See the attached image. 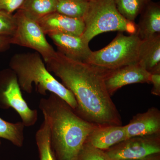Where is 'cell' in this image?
Returning a JSON list of instances; mask_svg holds the SVG:
<instances>
[{"instance_id":"cell-27","label":"cell","mask_w":160,"mask_h":160,"mask_svg":"<svg viewBox=\"0 0 160 160\" xmlns=\"http://www.w3.org/2000/svg\"><path fill=\"white\" fill-rule=\"evenodd\" d=\"M145 1H146V2H149V1H151V0H145Z\"/></svg>"},{"instance_id":"cell-8","label":"cell","mask_w":160,"mask_h":160,"mask_svg":"<svg viewBox=\"0 0 160 160\" xmlns=\"http://www.w3.org/2000/svg\"><path fill=\"white\" fill-rule=\"evenodd\" d=\"M0 103L4 108L14 109L24 126L30 127L37 122L38 110L30 109L23 98L17 78L12 71L0 91Z\"/></svg>"},{"instance_id":"cell-18","label":"cell","mask_w":160,"mask_h":160,"mask_svg":"<svg viewBox=\"0 0 160 160\" xmlns=\"http://www.w3.org/2000/svg\"><path fill=\"white\" fill-rule=\"evenodd\" d=\"M87 0H57V12L69 17L82 19L88 11Z\"/></svg>"},{"instance_id":"cell-2","label":"cell","mask_w":160,"mask_h":160,"mask_svg":"<svg viewBox=\"0 0 160 160\" xmlns=\"http://www.w3.org/2000/svg\"><path fill=\"white\" fill-rule=\"evenodd\" d=\"M39 108L49 125L50 143L57 160H76L89 135L98 126L80 117L54 93L41 99Z\"/></svg>"},{"instance_id":"cell-15","label":"cell","mask_w":160,"mask_h":160,"mask_svg":"<svg viewBox=\"0 0 160 160\" xmlns=\"http://www.w3.org/2000/svg\"><path fill=\"white\" fill-rule=\"evenodd\" d=\"M138 63L150 73L160 71V34L141 40Z\"/></svg>"},{"instance_id":"cell-1","label":"cell","mask_w":160,"mask_h":160,"mask_svg":"<svg viewBox=\"0 0 160 160\" xmlns=\"http://www.w3.org/2000/svg\"><path fill=\"white\" fill-rule=\"evenodd\" d=\"M46 63L48 70L59 78L74 95L78 104L74 112L79 116L97 126L122 125L102 72L87 63L70 59L58 51Z\"/></svg>"},{"instance_id":"cell-10","label":"cell","mask_w":160,"mask_h":160,"mask_svg":"<svg viewBox=\"0 0 160 160\" xmlns=\"http://www.w3.org/2000/svg\"><path fill=\"white\" fill-rule=\"evenodd\" d=\"M58 48V52L74 61L86 63L92 51L82 36L63 33L48 35Z\"/></svg>"},{"instance_id":"cell-12","label":"cell","mask_w":160,"mask_h":160,"mask_svg":"<svg viewBox=\"0 0 160 160\" xmlns=\"http://www.w3.org/2000/svg\"><path fill=\"white\" fill-rule=\"evenodd\" d=\"M127 138L160 133V111L151 107L143 113H138L124 126Z\"/></svg>"},{"instance_id":"cell-16","label":"cell","mask_w":160,"mask_h":160,"mask_svg":"<svg viewBox=\"0 0 160 160\" xmlns=\"http://www.w3.org/2000/svg\"><path fill=\"white\" fill-rule=\"evenodd\" d=\"M57 0H25L19 9L38 21L41 18L56 12Z\"/></svg>"},{"instance_id":"cell-26","label":"cell","mask_w":160,"mask_h":160,"mask_svg":"<svg viewBox=\"0 0 160 160\" xmlns=\"http://www.w3.org/2000/svg\"><path fill=\"white\" fill-rule=\"evenodd\" d=\"M129 160H160V153L151 155L142 158Z\"/></svg>"},{"instance_id":"cell-4","label":"cell","mask_w":160,"mask_h":160,"mask_svg":"<svg viewBox=\"0 0 160 160\" xmlns=\"http://www.w3.org/2000/svg\"><path fill=\"white\" fill-rule=\"evenodd\" d=\"M85 28L82 37L87 42L98 35L111 31L137 32L138 26L123 17L117 9L114 0H90L83 18Z\"/></svg>"},{"instance_id":"cell-28","label":"cell","mask_w":160,"mask_h":160,"mask_svg":"<svg viewBox=\"0 0 160 160\" xmlns=\"http://www.w3.org/2000/svg\"><path fill=\"white\" fill-rule=\"evenodd\" d=\"M1 141H0V145H1Z\"/></svg>"},{"instance_id":"cell-14","label":"cell","mask_w":160,"mask_h":160,"mask_svg":"<svg viewBox=\"0 0 160 160\" xmlns=\"http://www.w3.org/2000/svg\"><path fill=\"white\" fill-rule=\"evenodd\" d=\"M137 25V33L141 40L147 39L160 34V6L159 3L151 1L145 5Z\"/></svg>"},{"instance_id":"cell-23","label":"cell","mask_w":160,"mask_h":160,"mask_svg":"<svg viewBox=\"0 0 160 160\" xmlns=\"http://www.w3.org/2000/svg\"><path fill=\"white\" fill-rule=\"evenodd\" d=\"M25 0H0V11L12 14L21 8Z\"/></svg>"},{"instance_id":"cell-25","label":"cell","mask_w":160,"mask_h":160,"mask_svg":"<svg viewBox=\"0 0 160 160\" xmlns=\"http://www.w3.org/2000/svg\"><path fill=\"white\" fill-rule=\"evenodd\" d=\"M11 44V37L0 36V51L7 49Z\"/></svg>"},{"instance_id":"cell-11","label":"cell","mask_w":160,"mask_h":160,"mask_svg":"<svg viewBox=\"0 0 160 160\" xmlns=\"http://www.w3.org/2000/svg\"><path fill=\"white\" fill-rule=\"evenodd\" d=\"M45 35L63 33L82 35L85 26L82 19L75 18L57 12L49 13L37 21Z\"/></svg>"},{"instance_id":"cell-29","label":"cell","mask_w":160,"mask_h":160,"mask_svg":"<svg viewBox=\"0 0 160 160\" xmlns=\"http://www.w3.org/2000/svg\"><path fill=\"white\" fill-rule=\"evenodd\" d=\"M87 1H90V0H87Z\"/></svg>"},{"instance_id":"cell-6","label":"cell","mask_w":160,"mask_h":160,"mask_svg":"<svg viewBox=\"0 0 160 160\" xmlns=\"http://www.w3.org/2000/svg\"><path fill=\"white\" fill-rule=\"evenodd\" d=\"M16 29L11 37V44L33 49L41 56L45 63L55 55L56 51L46 40L45 33L37 21L21 9L14 14Z\"/></svg>"},{"instance_id":"cell-20","label":"cell","mask_w":160,"mask_h":160,"mask_svg":"<svg viewBox=\"0 0 160 160\" xmlns=\"http://www.w3.org/2000/svg\"><path fill=\"white\" fill-rule=\"evenodd\" d=\"M117 9L120 14L128 21L134 22L145 5V0H114Z\"/></svg>"},{"instance_id":"cell-5","label":"cell","mask_w":160,"mask_h":160,"mask_svg":"<svg viewBox=\"0 0 160 160\" xmlns=\"http://www.w3.org/2000/svg\"><path fill=\"white\" fill-rule=\"evenodd\" d=\"M141 42L137 33L126 36L119 32L108 46L98 51H92L86 63L104 74L138 63Z\"/></svg>"},{"instance_id":"cell-19","label":"cell","mask_w":160,"mask_h":160,"mask_svg":"<svg viewBox=\"0 0 160 160\" xmlns=\"http://www.w3.org/2000/svg\"><path fill=\"white\" fill-rule=\"evenodd\" d=\"M22 122L11 123L0 118V138L5 139L18 147L23 146L24 128Z\"/></svg>"},{"instance_id":"cell-3","label":"cell","mask_w":160,"mask_h":160,"mask_svg":"<svg viewBox=\"0 0 160 160\" xmlns=\"http://www.w3.org/2000/svg\"><path fill=\"white\" fill-rule=\"evenodd\" d=\"M38 53H18L10 61L9 66L14 72L21 90L28 93L32 91V84L40 94L45 96L47 92L54 93L66 102L74 111L78 104L69 89L59 82L47 69Z\"/></svg>"},{"instance_id":"cell-7","label":"cell","mask_w":160,"mask_h":160,"mask_svg":"<svg viewBox=\"0 0 160 160\" xmlns=\"http://www.w3.org/2000/svg\"><path fill=\"white\" fill-rule=\"evenodd\" d=\"M104 151L112 160L138 159L160 153V133L129 138Z\"/></svg>"},{"instance_id":"cell-21","label":"cell","mask_w":160,"mask_h":160,"mask_svg":"<svg viewBox=\"0 0 160 160\" xmlns=\"http://www.w3.org/2000/svg\"><path fill=\"white\" fill-rule=\"evenodd\" d=\"M76 160H112L104 150L85 142Z\"/></svg>"},{"instance_id":"cell-13","label":"cell","mask_w":160,"mask_h":160,"mask_svg":"<svg viewBox=\"0 0 160 160\" xmlns=\"http://www.w3.org/2000/svg\"><path fill=\"white\" fill-rule=\"evenodd\" d=\"M124 126H98L89 135L86 142L92 146L105 150L127 139Z\"/></svg>"},{"instance_id":"cell-9","label":"cell","mask_w":160,"mask_h":160,"mask_svg":"<svg viewBox=\"0 0 160 160\" xmlns=\"http://www.w3.org/2000/svg\"><path fill=\"white\" fill-rule=\"evenodd\" d=\"M104 76L106 89L112 96L123 86L135 83H150L151 73L136 63L107 72Z\"/></svg>"},{"instance_id":"cell-22","label":"cell","mask_w":160,"mask_h":160,"mask_svg":"<svg viewBox=\"0 0 160 160\" xmlns=\"http://www.w3.org/2000/svg\"><path fill=\"white\" fill-rule=\"evenodd\" d=\"M14 15L0 11V36L11 37L16 29Z\"/></svg>"},{"instance_id":"cell-17","label":"cell","mask_w":160,"mask_h":160,"mask_svg":"<svg viewBox=\"0 0 160 160\" xmlns=\"http://www.w3.org/2000/svg\"><path fill=\"white\" fill-rule=\"evenodd\" d=\"M35 140L39 160H57L50 143L49 125L45 119L36 133Z\"/></svg>"},{"instance_id":"cell-24","label":"cell","mask_w":160,"mask_h":160,"mask_svg":"<svg viewBox=\"0 0 160 160\" xmlns=\"http://www.w3.org/2000/svg\"><path fill=\"white\" fill-rule=\"evenodd\" d=\"M150 83L153 85L151 91L152 94L160 96V71L151 73Z\"/></svg>"}]
</instances>
